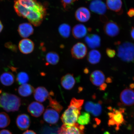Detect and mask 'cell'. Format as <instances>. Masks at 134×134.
<instances>
[{"label": "cell", "instance_id": "2e32d148", "mask_svg": "<svg viewBox=\"0 0 134 134\" xmlns=\"http://www.w3.org/2000/svg\"><path fill=\"white\" fill-rule=\"evenodd\" d=\"M107 7L118 15L123 12L122 0H106Z\"/></svg>", "mask_w": 134, "mask_h": 134}, {"label": "cell", "instance_id": "7a4b0ae2", "mask_svg": "<svg viewBox=\"0 0 134 134\" xmlns=\"http://www.w3.org/2000/svg\"><path fill=\"white\" fill-rule=\"evenodd\" d=\"M21 105V99L16 95L4 92L0 95V107L7 112L17 111Z\"/></svg>", "mask_w": 134, "mask_h": 134}, {"label": "cell", "instance_id": "603a6c76", "mask_svg": "<svg viewBox=\"0 0 134 134\" xmlns=\"http://www.w3.org/2000/svg\"><path fill=\"white\" fill-rule=\"evenodd\" d=\"M87 32V29L84 25L78 24L74 27L72 32L74 38L77 39H79L86 36Z\"/></svg>", "mask_w": 134, "mask_h": 134}, {"label": "cell", "instance_id": "4316f807", "mask_svg": "<svg viewBox=\"0 0 134 134\" xmlns=\"http://www.w3.org/2000/svg\"><path fill=\"white\" fill-rule=\"evenodd\" d=\"M48 64L56 65L59 61V56L57 53L51 52L47 53L46 58Z\"/></svg>", "mask_w": 134, "mask_h": 134}, {"label": "cell", "instance_id": "1f68e13d", "mask_svg": "<svg viewBox=\"0 0 134 134\" xmlns=\"http://www.w3.org/2000/svg\"><path fill=\"white\" fill-rule=\"evenodd\" d=\"M29 80V75L25 72H20L17 75L16 81L18 84L20 85L27 83Z\"/></svg>", "mask_w": 134, "mask_h": 134}, {"label": "cell", "instance_id": "5b68a950", "mask_svg": "<svg viewBox=\"0 0 134 134\" xmlns=\"http://www.w3.org/2000/svg\"><path fill=\"white\" fill-rule=\"evenodd\" d=\"M85 127L78 124L70 125H63L59 130L58 134H84Z\"/></svg>", "mask_w": 134, "mask_h": 134}, {"label": "cell", "instance_id": "277c9868", "mask_svg": "<svg viewBox=\"0 0 134 134\" xmlns=\"http://www.w3.org/2000/svg\"><path fill=\"white\" fill-rule=\"evenodd\" d=\"M82 107L70 103L69 106L62 115L61 119L64 125H72L76 123L81 113Z\"/></svg>", "mask_w": 134, "mask_h": 134}, {"label": "cell", "instance_id": "ffe728a7", "mask_svg": "<svg viewBox=\"0 0 134 134\" xmlns=\"http://www.w3.org/2000/svg\"><path fill=\"white\" fill-rule=\"evenodd\" d=\"M18 31L21 37L26 38L33 34L34 29L31 23H24L19 25Z\"/></svg>", "mask_w": 134, "mask_h": 134}, {"label": "cell", "instance_id": "d4e9b609", "mask_svg": "<svg viewBox=\"0 0 134 134\" xmlns=\"http://www.w3.org/2000/svg\"><path fill=\"white\" fill-rule=\"evenodd\" d=\"M35 90L34 88L31 85L26 83L21 85L18 88V92L21 96L27 97L32 94Z\"/></svg>", "mask_w": 134, "mask_h": 134}, {"label": "cell", "instance_id": "4fadbf2b", "mask_svg": "<svg viewBox=\"0 0 134 134\" xmlns=\"http://www.w3.org/2000/svg\"><path fill=\"white\" fill-rule=\"evenodd\" d=\"M44 110V106L39 102H34L28 105L27 110L32 116L38 117L41 116Z\"/></svg>", "mask_w": 134, "mask_h": 134}, {"label": "cell", "instance_id": "f546056e", "mask_svg": "<svg viewBox=\"0 0 134 134\" xmlns=\"http://www.w3.org/2000/svg\"><path fill=\"white\" fill-rule=\"evenodd\" d=\"M90 121V115L87 112H82L80 115L77 120L78 123L80 125L88 124Z\"/></svg>", "mask_w": 134, "mask_h": 134}, {"label": "cell", "instance_id": "d6a6232c", "mask_svg": "<svg viewBox=\"0 0 134 134\" xmlns=\"http://www.w3.org/2000/svg\"><path fill=\"white\" fill-rule=\"evenodd\" d=\"M5 46L8 49L14 52H16L17 51V47L15 44H13L10 42H8L5 43Z\"/></svg>", "mask_w": 134, "mask_h": 134}, {"label": "cell", "instance_id": "836d02e7", "mask_svg": "<svg viewBox=\"0 0 134 134\" xmlns=\"http://www.w3.org/2000/svg\"><path fill=\"white\" fill-rule=\"evenodd\" d=\"M77 1V0H61L62 4L65 9L69 7Z\"/></svg>", "mask_w": 134, "mask_h": 134}, {"label": "cell", "instance_id": "7c38bea8", "mask_svg": "<svg viewBox=\"0 0 134 134\" xmlns=\"http://www.w3.org/2000/svg\"><path fill=\"white\" fill-rule=\"evenodd\" d=\"M102 103L101 101L96 103L91 101L87 102L85 105V110L88 113H91L93 116H99L102 112Z\"/></svg>", "mask_w": 134, "mask_h": 134}, {"label": "cell", "instance_id": "5bb4252c", "mask_svg": "<svg viewBox=\"0 0 134 134\" xmlns=\"http://www.w3.org/2000/svg\"><path fill=\"white\" fill-rule=\"evenodd\" d=\"M18 47L21 53L25 54H29L34 50V43L31 40L24 38L20 41Z\"/></svg>", "mask_w": 134, "mask_h": 134}, {"label": "cell", "instance_id": "e575fe53", "mask_svg": "<svg viewBox=\"0 0 134 134\" xmlns=\"http://www.w3.org/2000/svg\"><path fill=\"white\" fill-rule=\"evenodd\" d=\"M106 52L109 57L113 58L114 57L116 54V52L114 50L110 48H107L106 50Z\"/></svg>", "mask_w": 134, "mask_h": 134}, {"label": "cell", "instance_id": "9c48e42d", "mask_svg": "<svg viewBox=\"0 0 134 134\" xmlns=\"http://www.w3.org/2000/svg\"><path fill=\"white\" fill-rule=\"evenodd\" d=\"M120 99L122 103L127 106L134 105V91L130 88L124 90L120 94Z\"/></svg>", "mask_w": 134, "mask_h": 134}, {"label": "cell", "instance_id": "ab89813d", "mask_svg": "<svg viewBox=\"0 0 134 134\" xmlns=\"http://www.w3.org/2000/svg\"><path fill=\"white\" fill-rule=\"evenodd\" d=\"M130 36L132 39L134 40V26L132 27L131 30Z\"/></svg>", "mask_w": 134, "mask_h": 134}, {"label": "cell", "instance_id": "6da1fadb", "mask_svg": "<svg viewBox=\"0 0 134 134\" xmlns=\"http://www.w3.org/2000/svg\"><path fill=\"white\" fill-rule=\"evenodd\" d=\"M14 7L18 16L36 26L41 24L46 14V8L36 0H14Z\"/></svg>", "mask_w": 134, "mask_h": 134}, {"label": "cell", "instance_id": "60d3db41", "mask_svg": "<svg viewBox=\"0 0 134 134\" xmlns=\"http://www.w3.org/2000/svg\"><path fill=\"white\" fill-rule=\"evenodd\" d=\"M112 81H113V80H112V78L110 77L107 78L106 80V82L108 83H111Z\"/></svg>", "mask_w": 134, "mask_h": 134}, {"label": "cell", "instance_id": "83f0119b", "mask_svg": "<svg viewBox=\"0 0 134 134\" xmlns=\"http://www.w3.org/2000/svg\"><path fill=\"white\" fill-rule=\"evenodd\" d=\"M60 34L64 38L69 37L71 33V27L69 25L66 23H63L60 25L58 28Z\"/></svg>", "mask_w": 134, "mask_h": 134}, {"label": "cell", "instance_id": "cb8c5ba5", "mask_svg": "<svg viewBox=\"0 0 134 134\" xmlns=\"http://www.w3.org/2000/svg\"><path fill=\"white\" fill-rule=\"evenodd\" d=\"M0 81L5 86H10L14 82V75L11 72H5L0 76Z\"/></svg>", "mask_w": 134, "mask_h": 134}, {"label": "cell", "instance_id": "9a60e30c", "mask_svg": "<svg viewBox=\"0 0 134 134\" xmlns=\"http://www.w3.org/2000/svg\"><path fill=\"white\" fill-rule=\"evenodd\" d=\"M16 123L19 129L25 130L29 128L31 124V120L29 115L25 114H21L17 117Z\"/></svg>", "mask_w": 134, "mask_h": 134}, {"label": "cell", "instance_id": "bcb514c9", "mask_svg": "<svg viewBox=\"0 0 134 134\" xmlns=\"http://www.w3.org/2000/svg\"></svg>", "mask_w": 134, "mask_h": 134}, {"label": "cell", "instance_id": "d590c367", "mask_svg": "<svg viewBox=\"0 0 134 134\" xmlns=\"http://www.w3.org/2000/svg\"><path fill=\"white\" fill-rule=\"evenodd\" d=\"M127 14L130 17L132 18L134 16V8H130L127 12Z\"/></svg>", "mask_w": 134, "mask_h": 134}, {"label": "cell", "instance_id": "44dd1931", "mask_svg": "<svg viewBox=\"0 0 134 134\" xmlns=\"http://www.w3.org/2000/svg\"><path fill=\"white\" fill-rule=\"evenodd\" d=\"M85 41L88 46L92 49L99 47L101 43L100 37L97 34L89 35L85 38Z\"/></svg>", "mask_w": 134, "mask_h": 134}, {"label": "cell", "instance_id": "e0dca14e", "mask_svg": "<svg viewBox=\"0 0 134 134\" xmlns=\"http://www.w3.org/2000/svg\"><path fill=\"white\" fill-rule=\"evenodd\" d=\"M90 79L93 85L100 86L104 82L105 77L103 72L97 70L92 72L90 75Z\"/></svg>", "mask_w": 134, "mask_h": 134}, {"label": "cell", "instance_id": "f1b7e54d", "mask_svg": "<svg viewBox=\"0 0 134 134\" xmlns=\"http://www.w3.org/2000/svg\"><path fill=\"white\" fill-rule=\"evenodd\" d=\"M10 123L9 115L4 112L0 113V128H4L8 126Z\"/></svg>", "mask_w": 134, "mask_h": 134}, {"label": "cell", "instance_id": "52a82bcc", "mask_svg": "<svg viewBox=\"0 0 134 134\" xmlns=\"http://www.w3.org/2000/svg\"><path fill=\"white\" fill-rule=\"evenodd\" d=\"M112 110L113 111L109 112L108 115L110 119L113 120L116 126L115 130H118L120 127L125 122L122 114L123 113L120 109L119 110H117L115 108L113 109Z\"/></svg>", "mask_w": 134, "mask_h": 134}, {"label": "cell", "instance_id": "484cf974", "mask_svg": "<svg viewBox=\"0 0 134 134\" xmlns=\"http://www.w3.org/2000/svg\"><path fill=\"white\" fill-rule=\"evenodd\" d=\"M101 58V55L100 52L95 49L90 51L87 56V60L89 63L93 65L99 63Z\"/></svg>", "mask_w": 134, "mask_h": 134}, {"label": "cell", "instance_id": "74e56055", "mask_svg": "<svg viewBox=\"0 0 134 134\" xmlns=\"http://www.w3.org/2000/svg\"><path fill=\"white\" fill-rule=\"evenodd\" d=\"M0 134H12V133L9 130H3L0 131Z\"/></svg>", "mask_w": 134, "mask_h": 134}, {"label": "cell", "instance_id": "4dcf8cb0", "mask_svg": "<svg viewBox=\"0 0 134 134\" xmlns=\"http://www.w3.org/2000/svg\"><path fill=\"white\" fill-rule=\"evenodd\" d=\"M48 99L49 100V105L48 107L60 113L63 109V107L56 99L52 98L50 94Z\"/></svg>", "mask_w": 134, "mask_h": 134}, {"label": "cell", "instance_id": "30bf717a", "mask_svg": "<svg viewBox=\"0 0 134 134\" xmlns=\"http://www.w3.org/2000/svg\"><path fill=\"white\" fill-rule=\"evenodd\" d=\"M90 8L92 12L100 15H104L107 11L106 4L101 0H93L90 3Z\"/></svg>", "mask_w": 134, "mask_h": 134}, {"label": "cell", "instance_id": "f35d334b", "mask_svg": "<svg viewBox=\"0 0 134 134\" xmlns=\"http://www.w3.org/2000/svg\"><path fill=\"white\" fill-rule=\"evenodd\" d=\"M23 134H36V133L32 130H27Z\"/></svg>", "mask_w": 134, "mask_h": 134}, {"label": "cell", "instance_id": "ba28073f", "mask_svg": "<svg viewBox=\"0 0 134 134\" xmlns=\"http://www.w3.org/2000/svg\"><path fill=\"white\" fill-rule=\"evenodd\" d=\"M103 30L105 34L111 37L118 36L120 31L119 25L116 23L111 20L105 23L104 26Z\"/></svg>", "mask_w": 134, "mask_h": 134}, {"label": "cell", "instance_id": "b9f144b4", "mask_svg": "<svg viewBox=\"0 0 134 134\" xmlns=\"http://www.w3.org/2000/svg\"><path fill=\"white\" fill-rule=\"evenodd\" d=\"M3 27H3L2 23L1 21H0V33L2 31Z\"/></svg>", "mask_w": 134, "mask_h": 134}, {"label": "cell", "instance_id": "8992f818", "mask_svg": "<svg viewBox=\"0 0 134 134\" xmlns=\"http://www.w3.org/2000/svg\"><path fill=\"white\" fill-rule=\"evenodd\" d=\"M87 52V49L85 44L81 42L75 44L72 48L71 53L73 57L76 59H82L85 57Z\"/></svg>", "mask_w": 134, "mask_h": 134}, {"label": "cell", "instance_id": "ee69618b", "mask_svg": "<svg viewBox=\"0 0 134 134\" xmlns=\"http://www.w3.org/2000/svg\"><path fill=\"white\" fill-rule=\"evenodd\" d=\"M103 134H110L109 132L108 131H105Z\"/></svg>", "mask_w": 134, "mask_h": 134}, {"label": "cell", "instance_id": "8fae6325", "mask_svg": "<svg viewBox=\"0 0 134 134\" xmlns=\"http://www.w3.org/2000/svg\"><path fill=\"white\" fill-rule=\"evenodd\" d=\"M44 121L50 124H55L57 123L59 118L58 112L53 109H47L43 115Z\"/></svg>", "mask_w": 134, "mask_h": 134}, {"label": "cell", "instance_id": "7bdbcfd3", "mask_svg": "<svg viewBox=\"0 0 134 134\" xmlns=\"http://www.w3.org/2000/svg\"><path fill=\"white\" fill-rule=\"evenodd\" d=\"M130 87L131 89H133L134 88V83L131 84L130 85Z\"/></svg>", "mask_w": 134, "mask_h": 134}, {"label": "cell", "instance_id": "3957f363", "mask_svg": "<svg viewBox=\"0 0 134 134\" xmlns=\"http://www.w3.org/2000/svg\"><path fill=\"white\" fill-rule=\"evenodd\" d=\"M117 56L120 59L127 63H134V44L131 42L125 41L121 43L115 42Z\"/></svg>", "mask_w": 134, "mask_h": 134}, {"label": "cell", "instance_id": "ac0fdd59", "mask_svg": "<svg viewBox=\"0 0 134 134\" xmlns=\"http://www.w3.org/2000/svg\"><path fill=\"white\" fill-rule=\"evenodd\" d=\"M75 16L77 20L82 23L88 21L91 16V14L88 8L85 7L80 8L75 12Z\"/></svg>", "mask_w": 134, "mask_h": 134}, {"label": "cell", "instance_id": "f6af8a7d", "mask_svg": "<svg viewBox=\"0 0 134 134\" xmlns=\"http://www.w3.org/2000/svg\"><path fill=\"white\" fill-rule=\"evenodd\" d=\"M88 1H90V0H88Z\"/></svg>", "mask_w": 134, "mask_h": 134}, {"label": "cell", "instance_id": "8d00e7d4", "mask_svg": "<svg viewBox=\"0 0 134 134\" xmlns=\"http://www.w3.org/2000/svg\"><path fill=\"white\" fill-rule=\"evenodd\" d=\"M107 84L104 83L100 85L99 87V90L100 91H105L107 88Z\"/></svg>", "mask_w": 134, "mask_h": 134}, {"label": "cell", "instance_id": "d6986e66", "mask_svg": "<svg viewBox=\"0 0 134 134\" xmlns=\"http://www.w3.org/2000/svg\"><path fill=\"white\" fill-rule=\"evenodd\" d=\"M35 99L39 103L46 101L50 96V93L43 87H39L35 90L34 94Z\"/></svg>", "mask_w": 134, "mask_h": 134}, {"label": "cell", "instance_id": "7402d4cb", "mask_svg": "<svg viewBox=\"0 0 134 134\" xmlns=\"http://www.w3.org/2000/svg\"><path fill=\"white\" fill-rule=\"evenodd\" d=\"M61 84L65 90H70L74 87L75 80L73 75L71 74H67L62 78Z\"/></svg>", "mask_w": 134, "mask_h": 134}]
</instances>
